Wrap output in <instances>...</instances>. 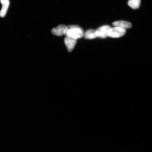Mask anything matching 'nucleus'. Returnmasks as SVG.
Returning a JSON list of instances; mask_svg holds the SVG:
<instances>
[{"label":"nucleus","mask_w":152,"mask_h":152,"mask_svg":"<svg viewBox=\"0 0 152 152\" xmlns=\"http://www.w3.org/2000/svg\"><path fill=\"white\" fill-rule=\"evenodd\" d=\"M64 35L70 36L75 39H80L83 37V30L77 25H71L66 26Z\"/></svg>","instance_id":"obj_1"},{"label":"nucleus","mask_w":152,"mask_h":152,"mask_svg":"<svg viewBox=\"0 0 152 152\" xmlns=\"http://www.w3.org/2000/svg\"><path fill=\"white\" fill-rule=\"evenodd\" d=\"M125 28L115 26L110 28L108 31V37L113 38H117L123 37L126 33Z\"/></svg>","instance_id":"obj_2"},{"label":"nucleus","mask_w":152,"mask_h":152,"mask_svg":"<svg viewBox=\"0 0 152 152\" xmlns=\"http://www.w3.org/2000/svg\"><path fill=\"white\" fill-rule=\"evenodd\" d=\"M77 39L70 36L66 35L64 39V42L68 52H71L73 50L77 43Z\"/></svg>","instance_id":"obj_3"},{"label":"nucleus","mask_w":152,"mask_h":152,"mask_svg":"<svg viewBox=\"0 0 152 152\" xmlns=\"http://www.w3.org/2000/svg\"><path fill=\"white\" fill-rule=\"evenodd\" d=\"M111 27L109 26H104L99 28L96 30L97 37L101 38H105L108 37V31Z\"/></svg>","instance_id":"obj_4"},{"label":"nucleus","mask_w":152,"mask_h":152,"mask_svg":"<svg viewBox=\"0 0 152 152\" xmlns=\"http://www.w3.org/2000/svg\"><path fill=\"white\" fill-rule=\"evenodd\" d=\"M66 28V26L64 25H60L56 28H53L52 30V33L53 35L61 37L64 35V32Z\"/></svg>","instance_id":"obj_5"},{"label":"nucleus","mask_w":152,"mask_h":152,"mask_svg":"<svg viewBox=\"0 0 152 152\" xmlns=\"http://www.w3.org/2000/svg\"><path fill=\"white\" fill-rule=\"evenodd\" d=\"M1 2L2 5L0 11V16L1 18L4 17L7 14L9 7L10 1L9 0H1Z\"/></svg>","instance_id":"obj_6"},{"label":"nucleus","mask_w":152,"mask_h":152,"mask_svg":"<svg viewBox=\"0 0 152 152\" xmlns=\"http://www.w3.org/2000/svg\"><path fill=\"white\" fill-rule=\"evenodd\" d=\"M113 24L114 26H118L124 28H130L132 26L130 23L123 20H119L114 22Z\"/></svg>","instance_id":"obj_7"},{"label":"nucleus","mask_w":152,"mask_h":152,"mask_svg":"<svg viewBox=\"0 0 152 152\" xmlns=\"http://www.w3.org/2000/svg\"><path fill=\"white\" fill-rule=\"evenodd\" d=\"M83 37L87 39H93L98 37L96 34V30L93 29L87 30L83 34Z\"/></svg>","instance_id":"obj_8"},{"label":"nucleus","mask_w":152,"mask_h":152,"mask_svg":"<svg viewBox=\"0 0 152 152\" xmlns=\"http://www.w3.org/2000/svg\"><path fill=\"white\" fill-rule=\"evenodd\" d=\"M141 0H129L128 4L129 7L133 9H137L139 8Z\"/></svg>","instance_id":"obj_9"}]
</instances>
